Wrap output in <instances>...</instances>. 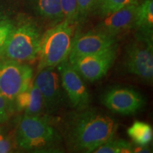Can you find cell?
Segmentation results:
<instances>
[{
    "instance_id": "cell-1",
    "label": "cell",
    "mask_w": 153,
    "mask_h": 153,
    "mask_svg": "<svg viewBox=\"0 0 153 153\" xmlns=\"http://www.w3.org/2000/svg\"><path fill=\"white\" fill-rule=\"evenodd\" d=\"M116 120L94 108L72 112L64 122V136L69 150L94 152L104 143L114 138L117 130Z\"/></svg>"
},
{
    "instance_id": "cell-2",
    "label": "cell",
    "mask_w": 153,
    "mask_h": 153,
    "mask_svg": "<svg viewBox=\"0 0 153 153\" xmlns=\"http://www.w3.org/2000/svg\"><path fill=\"white\" fill-rule=\"evenodd\" d=\"M60 135L45 116H27L21 118L16 132V142L20 148L36 152L58 150Z\"/></svg>"
},
{
    "instance_id": "cell-3",
    "label": "cell",
    "mask_w": 153,
    "mask_h": 153,
    "mask_svg": "<svg viewBox=\"0 0 153 153\" xmlns=\"http://www.w3.org/2000/svg\"><path fill=\"white\" fill-rule=\"evenodd\" d=\"M76 24L63 19L42 36L38 72L46 68H55L68 60Z\"/></svg>"
},
{
    "instance_id": "cell-4",
    "label": "cell",
    "mask_w": 153,
    "mask_h": 153,
    "mask_svg": "<svg viewBox=\"0 0 153 153\" xmlns=\"http://www.w3.org/2000/svg\"><path fill=\"white\" fill-rule=\"evenodd\" d=\"M41 38L39 28L33 22H26L14 26L0 48V60L33 62L39 54Z\"/></svg>"
},
{
    "instance_id": "cell-5",
    "label": "cell",
    "mask_w": 153,
    "mask_h": 153,
    "mask_svg": "<svg viewBox=\"0 0 153 153\" xmlns=\"http://www.w3.org/2000/svg\"><path fill=\"white\" fill-rule=\"evenodd\" d=\"M152 39V36L136 33L135 41L126 46L124 59L128 73L148 82H152L153 78Z\"/></svg>"
},
{
    "instance_id": "cell-6",
    "label": "cell",
    "mask_w": 153,
    "mask_h": 153,
    "mask_svg": "<svg viewBox=\"0 0 153 153\" xmlns=\"http://www.w3.org/2000/svg\"><path fill=\"white\" fill-rule=\"evenodd\" d=\"M33 69L24 62L5 60L0 62V94L12 101L31 85Z\"/></svg>"
},
{
    "instance_id": "cell-7",
    "label": "cell",
    "mask_w": 153,
    "mask_h": 153,
    "mask_svg": "<svg viewBox=\"0 0 153 153\" xmlns=\"http://www.w3.org/2000/svg\"><path fill=\"white\" fill-rule=\"evenodd\" d=\"M118 48L116 43L101 52L79 57L70 64L85 80L97 81L106 76L114 65L118 55Z\"/></svg>"
},
{
    "instance_id": "cell-8",
    "label": "cell",
    "mask_w": 153,
    "mask_h": 153,
    "mask_svg": "<svg viewBox=\"0 0 153 153\" xmlns=\"http://www.w3.org/2000/svg\"><path fill=\"white\" fill-rule=\"evenodd\" d=\"M57 67L62 89L66 92L71 106L76 111L88 108L90 104V96L82 76L68 60L63 61Z\"/></svg>"
},
{
    "instance_id": "cell-9",
    "label": "cell",
    "mask_w": 153,
    "mask_h": 153,
    "mask_svg": "<svg viewBox=\"0 0 153 153\" xmlns=\"http://www.w3.org/2000/svg\"><path fill=\"white\" fill-rule=\"evenodd\" d=\"M101 100L111 111L121 115L136 114L145 105L143 96L128 87L111 88L103 94Z\"/></svg>"
},
{
    "instance_id": "cell-10",
    "label": "cell",
    "mask_w": 153,
    "mask_h": 153,
    "mask_svg": "<svg viewBox=\"0 0 153 153\" xmlns=\"http://www.w3.org/2000/svg\"><path fill=\"white\" fill-rule=\"evenodd\" d=\"M34 83L43 97L44 111L47 114H53L62 108L64 94L60 76L55 68H46L38 72Z\"/></svg>"
},
{
    "instance_id": "cell-11",
    "label": "cell",
    "mask_w": 153,
    "mask_h": 153,
    "mask_svg": "<svg viewBox=\"0 0 153 153\" xmlns=\"http://www.w3.org/2000/svg\"><path fill=\"white\" fill-rule=\"evenodd\" d=\"M117 43V38L96 30L74 34L71 51L68 57L70 63L86 55L95 54L108 49Z\"/></svg>"
},
{
    "instance_id": "cell-12",
    "label": "cell",
    "mask_w": 153,
    "mask_h": 153,
    "mask_svg": "<svg viewBox=\"0 0 153 153\" xmlns=\"http://www.w3.org/2000/svg\"><path fill=\"white\" fill-rule=\"evenodd\" d=\"M137 9V2L126 6L103 18L104 19L96 26L94 30L113 37H118L120 34L135 28Z\"/></svg>"
},
{
    "instance_id": "cell-13",
    "label": "cell",
    "mask_w": 153,
    "mask_h": 153,
    "mask_svg": "<svg viewBox=\"0 0 153 153\" xmlns=\"http://www.w3.org/2000/svg\"><path fill=\"white\" fill-rule=\"evenodd\" d=\"M19 111H24L27 116H40L44 111L43 97L35 83L19 94L14 101Z\"/></svg>"
},
{
    "instance_id": "cell-14",
    "label": "cell",
    "mask_w": 153,
    "mask_h": 153,
    "mask_svg": "<svg viewBox=\"0 0 153 153\" xmlns=\"http://www.w3.org/2000/svg\"><path fill=\"white\" fill-rule=\"evenodd\" d=\"M38 16L58 24L64 19L61 11L60 0H28Z\"/></svg>"
},
{
    "instance_id": "cell-15",
    "label": "cell",
    "mask_w": 153,
    "mask_h": 153,
    "mask_svg": "<svg viewBox=\"0 0 153 153\" xmlns=\"http://www.w3.org/2000/svg\"><path fill=\"white\" fill-rule=\"evenodd\" d=\"M135 28L137 33L152 36L153 0H145L141 4H138Z\"/></svg>"
},
{
    "instance_id": "cell-16",
    "label": "cell",
    "mask_w": 153,
    "mask_h": 153,
    "mask_svg": "<svg viewBox=\"0 0 153 153\" xmlns=\"http://www.w3.org/2000/svg\"><path fill=\"white\" fill-rule=\"evenodd\" d=\"M128 135L137 145H148L152 140V127L148 123L136 120L127 131Z\"/></svg>"
},
{
    "instance_id": "cell-17",
    "label": "cell",
    "mask_w": 153,
    "mask_h": 153,
    "mask_svg": "<svg viewBox=\"0 0 153 153\" xmlns=\"http://www.w3.org/2000/svg\"><path fill=\"white\" fill-rule=\"evenodd\" d=\"M133 3H137L136 0H97L94 13L104 18Z\"/></svg>"
},
{
    "instance_id": "cell-18",
    "label": "cell",
    "mask_w": 153,
    "mask_h": 153,
    "mask_svg": "<svg viewBox=\"0 0 153 153\" xmlns=\"http://www.w3.org/2000/svg\"><path fill=\"white\" fill-rule=\"evenodd\" d=\"M133 145L124 140H109L94 151L95 153H131L133 152Z\"/></svg>"
},
{
    "instance_id": "cell-19",
    "label": "cell",
    "mask_w": 153,
    "mask_h": 153,
    "mask_svg": "<svg viewBox=\"0 0 153 153\" xmlns=\"http://www.w3.org/2000/svg\"><path fill=\"white\" fill-rule=\"evenodd\" d=\"M60 7L64 19H67L75 24L78 22V9L76 0H60Z\"/></svg>"
},
{
    "instance_id": "cell-20",
    "label": "cell",
    "mask_w": 153,
    "mask_h": 153,
    "mask_svg": "<svg viewBox=\"0 0 153 153\" xmlns=\"http://www.w3.org/2000/svg\"><path fill=\"white\" fill-rule=\"evenodd\" d=\"M77 1V22H82L94 11L97 0H76Z\"/></svg>"
},
{
    "instance_id": "cell-21",
    "label": "cell",
    "mask_w": 153,
    "mask_h": 153,
    "mask_svg": "<svg viewBox=\"0 0 153 153\" xmlns=\"http://www.w3.org/2000/svg\"><path fill=\"white\" fill-rule=\"evenodd\" d=\"M14 102L9 101L0 94V126L9 120L13 111Z\"/></svg>"
},
{
    "instance_id": "cell-22",
    "label": "cell",
    "mask_w": 153,
    "mask_h": 153,
    "mask_svg": "<svg viewBox=\"0 0 153 153\" xmlns=\"http://www.w3.org/2000/svg\"><path fill=\"white\" fill-rule=\"evenodd\" d=\"M14 26L13 23L7 19L0 22V48L5 43Z\"/></svg>"
},
{
    "instance_id": "cell-23",
    "label": "cell",
    "mask_w": 153,
    "mask_h": 153,
    "mask_svg": "<svg viewBox=\"0 0 153 153\" xmlns=\"http://www.w3.org/2000/svg\"><path fill=\"white\" fill-rule=\"evenodd\" d=\"M12 146V143L9 137H4V135L0 137V153L11 152Z\"/></svg>"
},
{
    "instance_id": "cell-24",
    "label": "cell",
    "mask_w": 153,
    "mask_h": 153,
    "mask_svg": "<svg viewBox=\"0 0 153 153\" xmlns=\"http://www.w3.org/2000/svg\"><path fill=\"white\" fill-rule=\"evenodd\" d=\"M4 19H6V16L1 12V11H0V22L2 20H4Z\"/></svg>"
},
{
    "instance_id": "cell-25",
    "label": "cell",
    "mask_w": 153,
    "mask_h": 153,
    "mask_svg": "<svg viewBox=\"0 0 153 153\" xmlns=\"http://www.w3.org/2000/svg\"><path fill=\"white\" fill-rule=\"evenodd\" d=\"M2 135H4L3 133H2V131H1V130H0V137H1V136H2Z\"/></svg>"
},
{
    "instance_id": "cell-26",
    "label": "cell",
    "mask_w": 153,
    "mask_h": 153,
    "mask_svg": "<svg viewBox=\"0 0 153 153\" xmlns=\"http://www.w3.org/2000/svg\"><path fill=\"white\" fill-rule=\"evenodd\" d=\"M1 60H0V62H1Z\"/></svg>"
}]
</instances>
